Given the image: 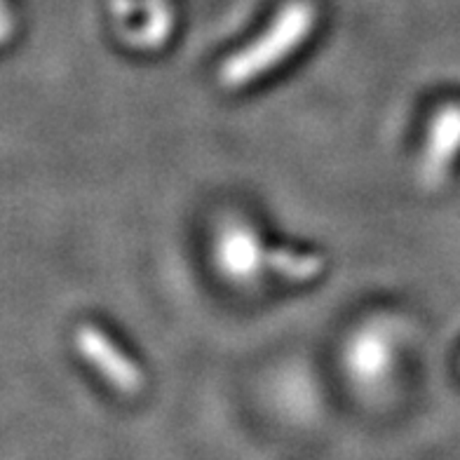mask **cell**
I'll list each match as a JSON object with an SVG mask.
<instances>
[{
    "label": "cell",
    "mask_w": 460,
    "mask_h": 460,
    "mask_svg": "<svg viewBox=\"0 0 460 460\" xmlns=\"http://www.w3.org/2000/svg\"><path fill=\"white\" fill-rule=\"evenodd\" d=\"M313 26H315V10L305 0L289 3L285 10H279L263 36L224 61V66L218 68L221 85L235 90L273 71L291 52H296L305 43Z\"/></svg>",
    "instance_id": "1"
},
{
    "label": "cell",
    "mask_w": 460,
    "mask_h": 460,
    "mask_svg": "<svg viewBox=\"0 0 460 460\" xmlns=\"http://www.w3.org/2000/svg\"><path fill=\"white\" fill-rule=\"evenodd\" d=\"M75 348L80 358L90 364L92 369L103 376V381L111 383L120 393H139L144 385V374L139 364L128 358L102 329L83 324L75 333Z\"/></svg>",
    "instance_id": "2"
},
{
    "label": "cell",
    "mask_w": 460,
    "mask_h": 460,
    "mask_svg": "<svg viewBox=\"0 0 460 460\" xmlns=\"http://www.w3.org/2000/svg\"><path fill=\"white\" fill-rule=\"evenodd\" d=\"M270 266L289 279H313L324 270V259L315 254H294L289 249H275L268 254Z\"/></svg>",
    "instance_id": "3"
}]
</instances>
